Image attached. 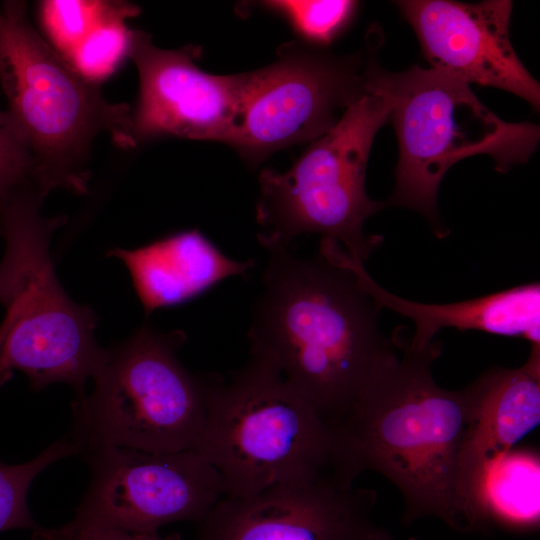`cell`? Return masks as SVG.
Returning <instances> with one entry per match:
<instances>
[{
	"mask_svg": "<svg viewBox=\"0 0 540 540\" xmlns=\"http://www.w3.org/2000/svg\"><path fill=\"white\" fill-rule=\"evenodd\" d=\"M267 251L248 332L250 353L271 361L334 429L398 357L397 346L381 334V308L345 263L337 242L322 238L312 259L288 248Z\"/></svg>",
	"mask_w": 540,
	"mask_h": 540,
	"instance_id": "6da1fadb",
	"label": "cell"
},
{
	"mask_svg": "<svg viewBox=\"0 0 540 540\" xmlns=\"http://www.w3.org/2000/svg\"><path fill=\"white\" fill-rule=\"evenodd\" d=\"M402 357L389 363L335 427L339 470L354 483L364 471L386 477L404 500L403 520L435 517L471 532L459 488V455L471 390H447L431 368L441 344L415 348L393 339Z\"/></svg>",
	"mask_w": 540,
	"mask_h": 540,
	"instance_id": "7a4b0ae2",
	"label": "cell"
},
{
	"mask_svg": "<svg viewBox=\"0 0 540 540\" xmlns=\"http://www.w3.org/2000/svg\"><path fill=\"white\" fill-rule=\"evenodd\" d=\"M43 197L28 185L0 207V386L14 371L38 391L54 383L70 385L77 398L103 364L107 349L94 337L97 317L74 302L55 274L49 246L63 216L44 217Z\"/></svg>",
	"mask_w": 540,
	"mask_h": 540,
	"instance_id": "3957f363",
	"label": "cell"
},
{
	"mask_svg": "<svg viewBox=\"0 0 540 540\" xmlns=\"http://www.w3.org/2000/svg\"><path fill=\"white\" fill-rule=\"evenodd\" d=\"M250 354L229 379L206 376L205 419L193 451L217 471L223 497L328 476L345 480L333 428L271 361Z\"/></svg>",
	"mask_w": 540,
	"mask_h": 540,
	"instance_id": "277c9868",
	"label": "cell"
},
{
	"mask_svg": "<svg viewBox=\"0 0 540 540\" xmlns=\"http://www.w3.org/2000/svg\"><path fill=\"white\" fill-rule=\"evenodd\" d=\"M0 85L43 198L54 189L87 191V158L100 133L119 147H135L129 105L109 102L100 85L57 53L29 20L24 1L0 4Z\"/></svg>",
	"mask_w": 540,
	"mask_h": 540,
	"instance_id": "5b68a950",
	"label": "cell"
},
{
	"mask_svg": "<svg viewBox=\"0 0 540 540\" xmlns=\"http://www.w3.org/2000/svg\"><path fill=\"white\" fill-rule=\"evenodd\" d=\"M365 87L387 99L398 142L395 188L385 204L422 214L438 238L448 231L439 217L437 192L454 164L486 154L493 158L495 169L505 173L526 163L537 148L538 125L502 120L467 84L432 68L413 65L389 72L371 53Z\"/></svg>",
	"mask_w": 540,
	"mask_h": 540,
	"instance_id": "8992f818",
	"label": "cell"
},
{
	"mask_svg": "<svg viewBox=\"0 0 540 540\" xmlns=\"http://www.w3.org/2000/svg\"><path fill=\"white\" fill-rule=\"evenodd\" d=\"M185 333L144 325L107 349L90 394L72 405L69 434L80 455L102 447L153 453L193 451L206 411V376L191 374L177 352Z\"/></svg>",
	"mask_w": 540,
	"mask_h": 540,
	"instance_id": "52a82bcc",
	"label": "cell"
},
{
	"mask_svg": "<svg viewBox=\"0 0 540 540\" xmlns=\"http://www.w3.org/2000/svg\"><path fill=\"white\" fill-rule=\"evenodd\" d=\"M389 113L387 99L366 89L288 171L262 170L256 220L264 248H288L302 233H319L342 243L362 262L368 258L383 238L365 236L363 224L386 204L367 195L366 167L374 137Z\"/></svg>",
	"mask_w": 540,
	"mask_h": 540,
	"instance_id": "ba28073f",
	"label": "cell"
},
{
	"mask_svg": "<svg viewBox=\"0 0 540 540\" xmlns=\"http://www.w3.org/2000/svg\"><path fill=\"white\" fill-rule=\"evenodd\" d=\"M277 54L252 71L229 142L255 166L279 149L323 136L366 91L360 55L339 57L302 42L286 43Z\"/></svg>",
	"mask_w": 540,
	"mask_h": 540,
	"instance_id": "9c48e42d",
	"label": "cell"
},
{
	"mask_svg": "<svg viewBox=\"0 0 540 540\" xmlns=\"http://www.w3.org/2000/svg\"><path fill=\"white\" fill-rule=\"evenodd\" d=\"M89 486L75 519L137 532L201 522L223 497L217 471L194 451L102 447L83 454Z\"/></svg>",
	"mask_w": 540,
	"mask_h": 540,
	"instance_id": "30bf717a",
	"label": "cell"
},
{
	"mask_svg": "<svg viewBox=\"0 0 540 540\" xmlns=\"http://www.w3.org/2000/svg\"><path fill=\"white\" fill-rule=\"evenodd\" d=\"M201 48L168 50L149 34L133 30L129 59L139 75V97L131 112V137L138 144L160 136L229 144L250 88L252 71L213 75L196 65Z\"/></svg>",
	"mask_w": 540,
	"mask_h": 540,
	"instance_id": "8fae6325",
	"label": "cell"
},
{
	"mask_svg": "<svg viewBox=\"0 0 540 540\" xmlns=\"http://www.w3.org/2000/svg\"><path fill=\"white\" fill-rule=\"evenodd\" d=\"M375 498L337 476L222 497L199 540H394L372 519Z\"/></svg>",
	"mask_w": 540,
	"mask_h": 540,
	"instance_id": "7c38bea8",
	"label": "cell"
},
{
	"mask_svg": "<svg viewBox=\"0 0 540 540\" xmlns=\"http://www.w3.org/2000/svg\"><path fill=\"white\" fill-rule=\"evenodd\" d=\"M410 24L430 68L468 86L498 88L540 107V85L518 58L509 35L512 2H394Z\"/></svg>",
	"mask_w": 540,
	"mask_h": 540,
	"instance_id": "4fadbf2b",
	"label": "cell"
},
{
	"mask_svg": "<svg viewBox=\"0 0 540 540\" xmlns=\"http://www.w3.org/2000/svg\"><path fill=\"white\" fill-rule=\"evenodd\" d=\"M471 405L459 455V488L471 531H480L478 498L488 463L540 422V347L519 368L493 367L469 384Z\"/></svg>",
	"mask_w": 540,
	"mask_h": 540,
	"instance_id": "5bb4252c",
	"label": "cell"
},
{
	"mask_svg": "<svg viewBox=\"0 0 540 540\" xmlns=\"http://www.w3.org/2000/svg\"><path fill=\"white\" fill-rule=\"evenodd\" d=\"M126 266L146 314L187 302L220 281L245 276L255 260L226 256L199 230H185L135 249L108 251Z\"/></svg>",
	"mask_w": 540,
	"mask_h": 540,
	"instance_id": "9a60e30c",
	"label": "cell"
},
{
	"mask_svg": "<svg viewBox=\"0 0 540 540\" xmlns=\"http://www.w3.org/2000/svg\"><path fill=\"white\" fill-rule=\"evenodd\" d=\"M344 261L378 306L414 322L409 345L423 348L443 328L478 330L494 335L521 337L540 347V285L527 283L483 297L448 303L426 304L405 300L378 285L360 259L344 252Z\"/></svg>",
	"mask_w": 540,
	"mask_h": 540,
	"instance_id": "2e32d148",
	"label": "cell"
},
{
	"mask_svg": "<svg viewBox=\"0 0 540 540\" xmlns=\"http://www.w3.org/2000/svg\"><path fill=\"white\" fill-rule=\"evenodd\" d=\"M481 530L530 531L540 521V460L537 452L508 450L486 466L479 490Z\"/></svg>",
	"mask_w": 540,
	"mask_h": 540,
	"instance_id": "e0dca14e",
	"label": "cell"
},
{
	"mask_svg": "<svg viewBox=\"0 0 540 540\" xmlns=\"http://www.w3.org/2000/svg\"><path fill=\"white\" fill-rule=\"evenodd\" d=\"M37 7L41 35L64 59L100 24L140 13L125 1L44 0Z\"/></svg>",
	"mask_w": 540,
	"mask_h": 540,
	"instance_id": "ac0fdd59",
	"label": "cell"
},
{
	"mask_svg": "<svg viewBox=\"0 0 540 540\" xmlns=\"http://www.w3.org/2000/svg\"><path fill=\"white\" fill-rule=\"evenodd\" d=\"M72 455H80V449L67 435L28 462L6 464L0 461V532L11 529L34 531L40 527L28 507L30 485L48 466Z\"/></svg>",
	"mask_w": 540,
	"mask_h": 540,
	"instance_id": "d6986e66",
	"label": "cell"
},
{
	"mask_svg": "<svg viewBox=\"0 0 540 540\" xmlns=\"http://www.w3.org/2000/svg\"><path fill=\"white\" fill-rule=\"evenodd\" d=\"M126 21L100 24L65 60L86 80L100 85L129 59L133 30Z\"/></svg>",
	"mask_w": 540,
	"mask_h": 540,
	"instance_id": "ffe728a7",
	"label": "cell"
},
{
	"mask_svg": "<svg viewBox=\"0 0 540 540\" xmlns=\"http://www.w3.org/2000/svg\"><path fill=\"white\" fill-rule=\"evenodd\" d=\"M357 2L331 1H269L264 5L284 15L308 43L329 45L351 21Z\"/></svg>",
	"mask_w": 540,
	"mask_h": 540,
	"instance_id": "44dd1931",
	"label": "cell"
},
{
	"mask_svg": "<svg viewBox=\"0 0 540 540\" xmlns=\"http://www.w3.org/2000/svg\"><path fill=\"white\" fill-rule=\"evenodd\" d=\"M29 149L7 110L0 108V207L17 190L33 185Z\"/></svg>",
	"mask_w": 540,
	"mask_h": 540,
	"instance_id": "7402d4cb",
	"label": "cell"
},
{
	"mask_svg": "<svg viewBox=\"0 0 540 540\" xmlns=\"http://www.w3.org/2000/svg\"><path fill=\"white\" fill-rule=\"evenodd\" d=\"M32 540H174L158 532H137L73 518L55 528L39 527Z\"/></svg>",
	"mask_w": 540,
	"mask_h": 540,
	"instance_id": "603a6c76",
	"label": "cell"
},
{
	"mask_svg": "<svg viewBox=\"0 0 540 540\" xmlns=\"http://www.w3.org/2000/svg\"><path fill=\"white\" fill-rule=\"evenodd\" d=\"M410 540H417V539H410Z\"/></svg>",
	"mask_w": 540,
	"mask_h": 540,
	"instance_id": "cb8c5ba5",
	"label": "cell"
}]
</instances>
